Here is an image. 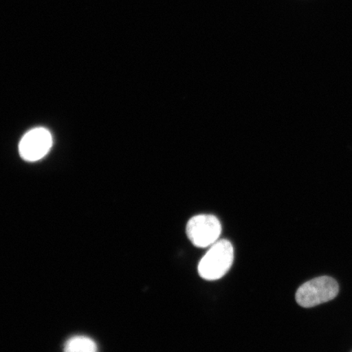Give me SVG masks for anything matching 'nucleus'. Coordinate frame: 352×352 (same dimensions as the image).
Listing matches in <instances>:
<instances>
[{"label":"nucleus","mask_w":352,"mask_h":352,"mask_svg":"<svg viewBox=\"0 0 352 352\" xmlns=\"http://www.w3.org/2000/svg\"><path fill=\"white\" fill-rule=\"evenodd\" d=\"M234 250L230 241L220 240L210 246V249L198 264V274L208 280H217L230 271Z\"/></svg>","instance_id":"f257e3e1"},{"label":"nucleus","mask_w":352,"mask_h":352,"mask_svg":"<svg viewBox=\"0 0 352 352\" xmlns=\"http://www.w3.org/2000/svg\"><path fill=\"white\" fill-rule=\"evenodd\" d=\"M221 232V223L211 214L196 215L189 220L186 227L188 239L199 248H210L214 244Z\"/></svg>","instance_id":"7ed1b4c3"},{"label":"nucleus","mask_w":352,"mask_h":352,"mask_svg":"<svg viewBox=\"0 0 352 352\" xmlns=\"http://www.w3.org/2000/svg\"><path fill=\"white\" fill-rule=\"evenodd\" d=\"M98 345L90 338L76 336L65 342L64 352H96Z\"/></svg>","instance_id":"39448f33"},{"label":"nucleus","mask_w":352,"mask_h":352,"mask_svg":"<svg viewBox=\"0 0 352 352\" xmlns=\"http://www.w3.org/2000/svg\"><path fill=\"white\" fill-rule=\"evenodd\" d=\"M52 144L50 132L38 127L28 131L22 138L19 144V153L21 157L26 161H38L50 151Z\"/></svg>","instance_id":"20e7f679"},{"label":"nucleus","mask_w":352,"mask_h":352,"mask_svg":"<svg viewBox=\"0 0 352 352\" xmlns=\"http://www.w3.org/2000/svg\"><path fill=\"white\" fill-rule=\"evenodd\" d=\"M340 292L336 280L330 276H320L307 281L296 292V299L302 307H316L333 300Z\"/></svg>","instance_id":"f03ea898"}]
</instances>
